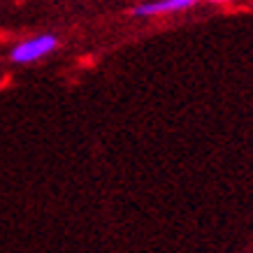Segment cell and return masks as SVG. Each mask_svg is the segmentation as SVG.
<instances>
[{
    "label": "cell",
    "instance_id": "cell-1",
    "mask_svg": "<svg viewBox=\"0 0 253 253\" xmlns=\"http://www.w3.org/2000/svg\"><path fill=\"white\" fill-rule=\"evenodd\" d=\"M56 46H58L56 35L44 33V35H35V38H28V40H23V42H19V44L9 51V58H12V63L26 65V63H35V61H40V58H44L46 54L54 51Z\"/></svg>",
    "mask_w": 253,
    "mask_h": 253
},
{
    "label": "cell",
    "instance_id": "cell-2",
    "mask_svg": "<svg viewBox=\"0 0 253 253\" xmlns=\"http://www.w3.org/2000/svg\"><path fill=\"white\" fill-rule=\"evenodd\" d=\"M200 0H149V2H139L130 9L132 16L139 19H151V16H165V14H179V12H188L198 5Z\"/></svg>",
    "mask_w": 253,
    "mask_h": 253
},
{
    "label": "cell",
    "instance_id": "cell-3",
    "mask_svg": "<svg viewBox=\"0 0 253 253\" xmlns=\"http://www.w3.org/2000/svg\"><path fill=\"white\" fill-rule=\"evenodd\" d=\"M211 2H232V0H211Z\"/></svg>",
    "mask_w": 253,
    "mask_h": 253
}]
</instances>
